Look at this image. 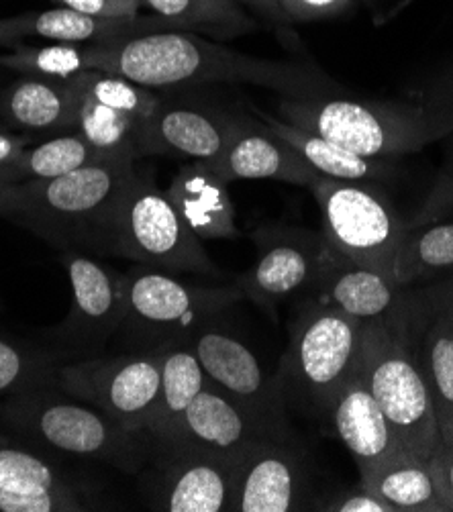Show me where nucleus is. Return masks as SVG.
I'll list each match as a JSON object with an SVG mask.
<instances>
[{"label": "nucleus", "instance_id": "obj_46", "mask_svg": "<svg viewBox=\"0 0 453 512\" xmlns=\"http://www.w3.org/2000/svg\"><path fill=\"white\" fill-rule=\"evenodd\" d=\"M3 443H7V439H5L3 435H0V445H3Z\"/></svg>", "mask_w": 453, "mask_h": 512}, {"label": "nucleus", "instance_id": "obj_36", "mask_svg": "<svg viewBox=\"0 0 453 512\" xmlns=\"http://www.w3.org/2000/svg\"><path fill=\"white\" fill-rule=\"evenodd\" d=\"M286 21L292 23H313L341 15L354 5V0H278Z\"/></svg>", "mask_w": 453, "mask_h": 512}, {"label": "nucleus", "instance_id": "obj_9", "mask_svg": "<svg viewBox=\"0 0 453 512\" xmlns=\"http://www.w3.org/2000/svg\"><path fill=\"white\" fill-rule=\"evenodd\" d=\"M311 192L321 209L325 245L347 262L390 274L396 249L411 229L392 202L370 184L325 176Z\"/></svg>", "mask_w": 453, "mask_h": 512}, {"label": "nucleus", "instance_id": "obj_47", "mask_svg": "<svg viewBox=\"0 0 453 512\" xmlns=\"http://www.w3.org/2000/svg\"><path fill=\"white\" fill-rule=\"evenodd\" d=\"M0 131H7V129H5V127H3V125H0Z\"/></svg>", "mask_w": 453, "mask_h": 512}, {"label": "nucleus", "instance_id": "obj_18", "mask_svg": "<svg viewBox=\"0 0 453 512\" xmlns=\"http://www.w3.org/2000/svg\"><path fill=\"white\" fill-rule=\"evenodd\" d=\"M213 170L229 184L237 180H278L311 188L321 174L256 115H237L229 145Z\"/></svg>", "mask_w": 453, "mask_h": 512}, {"label": "nucleus", "instance_id": "obj_43", "mask_svg": "<svg viewBox=\"0 0 453 512\" xmlns=\"http://www.w3.org/2000/svg\"><path fill=\"white\" fill-rule=\"evenodd\" d=\"M237 3H241V5L247 7V9H251L256 15L264 17L266 21H270V23L276 25V27H280V25H290V23L286 21V15H284V11H282L278 0H237Z\"/></svg>", "mask_w": 453, "mask_h": 512}, {"label": "nucleus", "instance_id": "obj_15", "mask_svg": "<svg viewBox=\"0 0 453 512\" xmlns=\"http://www.w3.org/2000/svg\"><path fill=\"white\" fill-rule=\"evenodd\" d=\"M254 241L258 258L235 282L243 298L272 313L280 302L311 292L325 255L321 233L264 227L254 233Z\"/></svg>", "mask_w": 453, "mask_h": 512}, {"label": "nucleus", "instance_id": "obj_44", "mask_svg": "<svg viewBox=\"0 0 453 512\" xmlns=\"http://www.w3.org/2000/svg\"><path fill=\"white\" fill-rule=\"evenodd\" d=\"M25 37H29V35H27V29H25L23 15L0 19V45L17 47L19 41H23Z\"/></svg>", "mask_w": 453, "mask_h": 512}, {"label": "nucleus", "instance_id": "obj_2", "mask_svg": "<svg viewBox=\"0 0 453 512\" xmlns=\"http://www.w3.org/2000/svg\"><path fill=\"white\" fill-rule=\"evenodd\" d=\"M133 158H109L49 180L15 182L5 217L64 251L117 255L119 207Z\"/></svg>", "mask_w": 453, "mask_h": 512}, {"label": "nucleus", "instance_id": "obj_13", "mask_svg": "<svg viewBox=\"0 0 453 512\" xmlns=\"http://www.w3.org/2000/svg\"><path fill=\"white\" fill-rule=\"evenodd\" d=\"M64 264L72 286V306L68 317L47 331L60 364L96 357L119 333L125 313L123 274L82 251H66Z\"/></svg>", "mask_w": 453, "mask_h": 512}, {"label": "nucleus", "instance_id": "obj_5", "mask_svg": "<svg viewBox=\"0 0 453 512\" xmlns=\"http://www.w3.org/2000/svg\"><path fill=\"white\" fill-rule=\"evenodd\" d=\"M364 323L307 298L290 325L276 374L284 402L302 417L327 421L341 388L356 374Z\"/></svg>", "mask_w": 453, "mask_h": 512}, {"label": "nucleus", "instance_id": "obj_32", "mask_svg": "<svg viewBox=\"0 0 453 512\" xmlns=\"http://www.w3.org/2000/svg\"><path fill=\"white\" fill-rule=\"evenodd\" d=\"M141 125L143 121L100 105V102L84 94L74 131H78L96 149L105 151L107 156L139 160Z\"/></svg>", "mask_w": 453, "mask_h": 512}, {"label": "nucleus", "instance_id": "obj_4", "mask_svg": "<svg viewBox=\"0 0 453 512\" xmlns=\"http://www.w3.org/2000/svg\"><path fill=\"white\" fill-rule=\"evenodd\" d=\"M0 419L19 435L45 447L96 459L127 474L141 472L151 457V441L145 433L125 427L56 384L7 396L0 404Z\"/></svg>", "mask_w": 453, "mask_h": 512}, {"label": "nucleus", "instance_id": "obj_41", "mask_svg": "<svg viewBox=\"0 0 453 512\" xmlns=\"http://www.w3.org/2000/svg\"><path fill=\"white\" fill-rule=\"evenodd\" d=\"M451 204H453V143H451V151H449L447 168L443 170V174L427 202V215H433L445 207H451Z\"/></svg>", "mask_w": 453, "mask_h": 512}, {"label": "nucleus", "instance_id": "obj_28", "mask_svg": "<svg viewBox=\"0 0 453 512\" xmlns=\"http://www.w3.org/2000/svg\"><path fill=\"white\" fill-rule=\"evenodd\" d=\"M413 347L431 396L439 439L453 443V323L429 315Z\"/></svg>", "mask_w": 453, "mask_h": 512}, {"label": "nucleus", "instance_id": "obj_30", "mask_svg": "<svg viewBox=\"0 0 453 512\" xmlns=\"http://www.w3.org/2000/svg\"><path fill=\"white\" fill-rule=\"evenodd\" d=\"M141 5L178 31L233 39L258 29V21L237 0H141Z\"/></svg>", "mask_w": 453, "mask_h": 512}, {"label": "nucleus", "instance_id": "obj_16", "mask_svg": "<svg viewBox=\"0 0 453 512\" xmlns=\"http://www.w3.org/2000/svg\"><path fill=\"white\" fill-rule=\"evenodd\" d=\"M149 506L166 512H229L233 457L186 445L151 451Z\"/></svg>", "mask_w": 453, "mask_h": 512}, {"label": "nucleus", "instance_id": "obj_40", "mask_svg": "<svg viewBox=\"0 0 453 512\" xmlns=\"http://www.w3.org/2000/svg\"><path fill=\"white\" fill-rule=\"evenodd\" d=\"M439 492L449 508V512H453V443H439V447L435 449L431 462H429Z\"/></svg>", "mask_w": 453, "mask_h": 512}, {"label": "nucleus", "instance_id": "obj_38", "mask_svg": "<svg viewBox=\"0 0 453 512\" xmlns=\"http://www.w3.org/2000/svg\"><path fill=\"white\" fill-rule=\"evenodd\" d=\"M62 7L98 19H135L141 15V0H56Z\"/></svg>", "mask_w": 453, "mask_h": 512}, {"label": "nucleus", "instance_id": "obj_23", "mask_svg": "<svg viewBox=\"0 0 453 512\" xmlns=\"http://www.w3.org/2000/svg\"><path fill=\"white\" fill-rule=\"evenodd\" d=\"M166 194L200 241L237 239L241 235L227 182L205 162L194 160L182 166Z\"/></svg>", "mask_w": 453, "mask_h": 512}, {"label": "nucleus", "instance_id": "obj_35", "mask_svg": "<svg viewBox=\"0 0 453 512\" xmlns=\"http://www.w3.org/2000/svg\"><path fill=\"white\" fill-rule=\"evenodd\" d=\"M78 78L86 96L94 98L100 105L131 115L139 121H145L154 113L162 100V96L151 88L135 84L117 74L90 70L78 74Z\"/></svg>", "mask_w": 453, "mask_h": 512}, {"label": "nucleus", "instance_id": "obj_19", "mask_svg": "<svg viewBox=\"0 0 453 512\" xmlns=\"http://www.w3.org/2000/svg\"><path fill=\"white\" fill-rule=\"evenodd\" d=\"M258 439L278 437H272L254 417L207 380V386L186 408L172 439L154 449L186 445L235 457L243 447Z\"/></svg>", "mask_w": 453, "mask_h": 512}, {"label": "nucleus", "instance_id": "obj_33", "mask_svg": "<svg viewBox=\"0 0 453 512\" xmlns=\"http://www.w3.org/2000/svg\"><path fill=\"white\" fill-rule=\"evenodd\" d=\"M0 68L25 76L74 78L92 70V43H49L41 47L17 45L9 54H0Z\"/></svg>", "mask_w": 453, "mask_h": 512}, {"label": "nucleus", "instance_id": "obj_10", "mask_svg": "<svg viewBox=\"0 0 453 512\" xmlns=\"http://www.w3.org/2000/svg\"><path fill=\"white\" fill-rule=\"evenodd\" d=\"M162 382V351H129L115 357H88L60 364L56 386L145 433Z\"/></svg>", "mask_w": 453, "mask_h": 512}, {"label": "nucleus", "instance_id": "obj_26", "mask_svg": "<svg viewBox=\"0 0 453 512\" xmlns=\"http://www.w3.org/2000/svg\"><path fill=\"white\" fill-rule=\"evenodd\" d=\"M360 486L378 494L396 512H449L429 462L409 453L360 472Z\"/></svg>", "mask_w": 453, "mask_h": 512}, {"label": "nucleus", "instance_id": "obj_34", "mask_svg": "<svg viewBox=\"0 0 453 512\" xmlns=\"http://www.w3.org/2000/svg\"><path fill=\"white\" fill-rule=\"evenodd\" d=\"M58 355L23 341L0 335V398L25 388L56 384Z\"/></svg>", "mask_w": 453, "mask_h": 512}, {"label": "nucleus", "instance_id": "obj_3", "mask_svg": "<svg viewBox=\"0 0 453 512\" xmlns=\"http://www.w3.org/2000/svg\"><path fill=\"white\" fill-rule=\"evenodd\" d=\"M276 115L292 127L321 135L358 156L390 160L453 135V98L427 105L347 98H280Z\"/></svg>", "mask_w": 453, "mask_h": 512}, {"label": "nucleus", "instance_id": "obj_25", "mask_svg": "<svg viewBox=\"0 0 453 512\" xmlns=\"http://www.w3.org/2000/svg\"><path fill=\"white\" fill-rule=\"evenodd\" d=\"M29 37H43L62 43H109L137 35L178 31L158 15H139L135 19H98L72 9L35 11L23 15Z\"/></svg>", "mask_w": 453, "mask_h": 512}, {"label": "nucleus", "instance_id": "obj_6", "mask_svg": "<svg viewBox=\"0 0 453 512\" xmlns=\"http://www.w3.org/2000/svg\"><path fill=\"white\" fill-rule=\"evenodd\" d=\"M413 345L384 321L364 323L356 374L382 408L400 447L431 462L441 439Z\"/></svg>", "mask_w": 453, "mask_h": 512}, {"label": "nucleus", "instance_id": "obj_21", "mask_svg": "<svg viewBox=\"0 0 453 512\" xmlns=\"http://www.w3.org/2000/svg\"><path fill=\"white\" fill-rule=\"evenodd\" d=\"M327 421L331 425L327 427L329 433L354 455L360 472H366L398 453H407L400 447L382 408L358 374L351 376L337 394Z\"/></svg>", "mask_w": 453, "mask_h": 512}, {"label": "nucleus", "instance_id": "obj_29", "mask_svg": "<svg viewBox=\"0 0 453 512\" xmlns=\"http://www.w3.org/2000/svg\"><path fill=\"white\" fill-rule=\"evenodd\" d=\"M453 272V223L409 229L400 241L390 276L402 288L431 284Z\"/></svg>", "mask_w": 453, "mask_h": 512}, {"label": "nucleus", "instance_id": "obj_24", "mask_svg": "<svg viewBox=\"0 0 453 512\" xmlns=\"http://www.w3.org/2000/svg\"><path fill=\"white\" fill-rule=\"evenodd\" d=\"M249 109L272 133H276L294 151H298L300 156L307 160V164L313 166L325 178L372 184V182L390 180L394 174V168L386 160H372V158L358 156V153L349 151L321 135L292 127L280 117L268 115L258 107H249Z\"/></svg>", "mask_w": 453, "mask_h": 512}, {"label": "nucleus", "instance_id": "obj_39", "mask_svg": "<svg viewBox=\"0 0 453 512\" xmlns=\"http://www.w3.org/2000/svg\"><path fill=\"white\" fill-rule=\"evenodd\" d=\"M421 294L429 315H439L453 323V272L431 284H425Z\"/></svg>", "mask_w": 453, "mask_h": 512}, {"label": "nucleus", "instance_id": "obj_8", "mask_svg": "<svg viewBox=\"0 0 453 512\" xmlns=\"http://www.w3.org/2000/svg\"><path fill=\"white\" fill-rule=\"evenodd\" d=\"M117 255L170 274L221 276L166 190L156 186L149 172L137 168L121 198Z\"/></svg>", "mask_w": 453, "mask_h": 512}, {"label": "nucleus", "instance_id": "obj_37", "mask_svg": "<svg viewBox=\"0 0 453 512\" xmlns=\"http://www.w3.org/2000/svg\"><path fill=\"white\" fill-rule=\"evenodd\" d=\"M315 508L325 512H396L386 500H382L378 494L366 490L360 484L329 500L317 502Z\"/></svg>", "mask_w": 453, "mask_h": 512}, {"label": "nucleus", "instance_id": "obj_14", "mask_svg": "<svg viewBox=\"0 0 453 512\" xmlns=\"http://www.w3.org/2000/svg\"><path fill=\"white\" fill-rule=\"evenodd\" d=\"M311 476L302 447L290 439H258L233 457L229 512L311 510Z\"/></svg>", "mask_w": 453, "mask_h": 512}, {"label": "nucleus", "instance_id": "obj_45", "mask_svg": "<svg viewBox=\"0 0 453 512\" xmlns=\"http://www.w3.org/2000/svg\"><path fill=\"white\" fill-rule=\"evenodd\" d=\"M13 184L15 182H11L7 178V174L3 172V168H0V213H3V209H5V202H7V196H9V190Z\"/></svg>", "mask_w": 453, "mask_h": 512}, {"label": "nucleus", "instance_id": "obj_31", "mask_svg": "<svg viewBox=\"0 0 453 512\" xmlns=\"http://www.w3.org/2000/svg\"><path fill=\"white\" fill-rule=\"evenodd\" d=\"M109 158L113 156L96 149L78 131H70L41 145L27 147L19 158L3 166V172L11 182L49 180Z\"/></svg>", "mask_w": 453, "mask_h": 512}, {"label": "nucleus", "instance_id": "obj_42", "mask_svg": "<svg viewBox=\"0 0 453 512\" xmlns=\"http://www.w3.org/2000/svg\"><path fill=\"white\" fill-rule=\"evenodd\" d=\"M29 141L31 135H13L7 131H0V168L19 158L29 147Z\"/></svg>", "mask_w": 453, "mask_h": 512}, {"label": "nucleus", "instance_id": "obj_17", "mask_svg": "<svg viewBox=\"0 0 453 512\" xmlns=\"http://www.w3.org/2000/svg\"><path fill=\"white\" fill-rule=\"evenodd\" d=\"M235 117L203 102L162 96L156 111L139 129V158L184 156L213 168L229 145Z\"/></svg>", "mask_w": 453, "mask_h": 512}, {"label": "nucleus", "instance_id": "obj_1", "mask_svg": "<svg viewBox=\"0 0 453 512\" xmlns=\"http://www.w3.org/2000/svg\"><path fill=\"white\" fill-rule=\"evenodd\" d=\"M92 70L123 76L151 90L251 84L284 98L343 94L341 86L313 64L254 58L188 31L92 43Z\"/></svg>", "mask_w": 453, "mask_h": 512}, {"label": "nucleus", "instance_id": "obj_12", "mask_svg": "<svg viewBox=\"0 0 453 512\" xmlns=\"http://www.w3.org/2000/svg\"><path fill=\"white\" fill-rule=\"evenodd\" d=\"M196 353L207 380L254 417L272 437H294L288 406L276 376H268L260 360L233 331L213 319L186 341Z\"/></svg>", "mask_w": 453, "mask_h": 512}, {"label": "nucleus", "instance_id": "obj_22", "mask_svg": "<svg viewBox=\"0 0 453 512\" xmlns=\"http://www.w3.org/2000/svg\"><path fill=\"white\" fill-rule=\"evenodd\" d=\"M80 78L25 76L0 96V119L31 133H70L82 102Z\"/></svg>", "mask_w": 453, "mask_h": 512}, {"label": "nucleus", "instance_id": "obj_11", "mask_svg": "<svg viewBox=\"0 0 453 512\" xmlns=\"http://www.w3.org/2000/svg\"><path fill=\"white\" fill-rule=\"evenodd\" d=\"M309 296L356 321H384L394 333L413 343L429 321L419 286L402 288L390 274L347 262L327 245Z\"/></svg>", "mask_w": 453, "mask_h": 512}, {"label": "nucleus", "instance_id": "obj_7", "mask_svg": "<svg viewBox=\"0 0 453 512\" xmlns=\"http://www.w3.org/2000/svg\"><path fill=\"white\" fill-rule=\"evenodd\" d=\"M125 280V313L119 333L131 351H162L186 343L205 323L219 319L233 304L243 300L233 286H194L162 272L137 264Z\"/></svg>", "mask_w": 453, "mask_h": 512}, {"label": "nucleus", "instance_id": "obj_27", "mask_svg": "<svg viewBox=\"0 0 453 512\" xmlns=\"http://www.w3.org/2000/svg\"><path fill=\"white\" fill-rule=\"evenodd\" d=\"M205 386L207 376L188 343L162 349L160 394L145 429L151 449L172 439L186 408Z\"/></svg>", "mask_w": 453, "mask_h": 512}, {"label": "nucleus", "instance_id": "obj_20", "mask_svg": "<svg viewBox=\"0 0 453 512\" xmlns=\"http://www.w3.org/2000/svg\"><path fill=\"white\" fill-rule=\"evenodd\" d=\"M86 504L54 464L13 447L0 445V512H72Z\"/></svg>", "mask_w": 453, "mask_h": 512}]
</instances>
